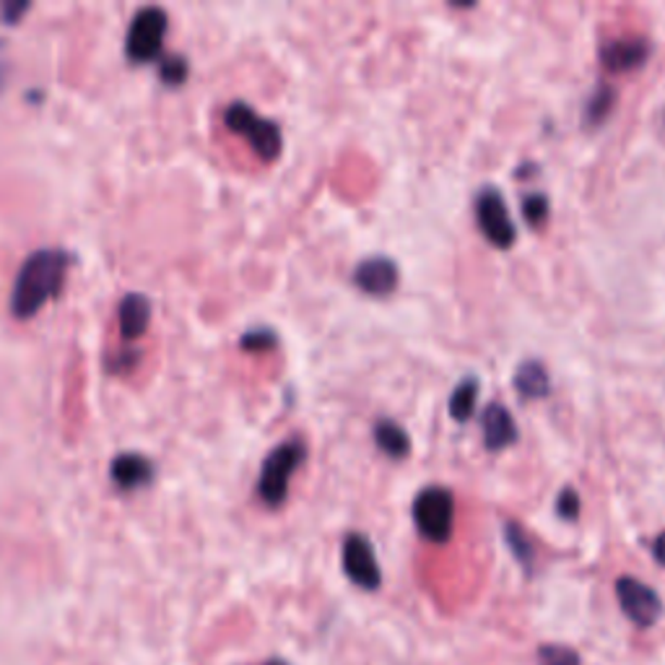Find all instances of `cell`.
<instances>
[{
	"label": "cell",
	"instance_id": "6da1fadb",
	"mask_svg": "<svg viewBox=\"0 0 665 665\" xmlns=\"http://www.w3.org/2000/svg\"><path fill=\"white\" fill-rule=\"evenodd\" d=\"M68 274V255L63 250H37L19 268L11 291V312L19 321H32L63 289Z\"/></svg>",
	"mask_w": 665,
	"mask_h": 665
},
{
	"label": "cell",
	"instance_id": "7a4b0ae2",
	"mask_svg": "<svg viewBox=\"0 0 665 665\" xmlns=\"http://www.w3.org/2000/svg\"><path fill=\"white\" fill-rule=\"evenodd\" d=\"M304 463V443L302 439H289V443L278 445L268 455L266 463L261 468V481H257V497L270 510H278L289 497V484L294 471Z\"/></svg>",
	"mask_w": 665,
	"mask_h": 665
},
{
	"label": "cell",
	"instance_id": "3957f363",
	"mask_svg": "<svg viewBox=\"0 0 665 665\" xmlns=\"http://www.w3.org/2000/svg\"><path fill=\"white\" fill-rule=\"evenodd\" d=\"M223 120H227L229 131L250 141L253 152L261 156L263 161H276L278 156H281V128H278L274 120L261 118V114H257L253 107L244 105V101H234L227 114H223Z\"/></svg>",
	"mask_w": 665,
	"mask_h": 665
},
{
	"label": "cell",
	"instance_id": "277c9868",
	"mask_svg": "<svg viewBox=\"0 0 665 665\" xmlns=\"http://www.w3.org/2000/svg\"><path fill=\"white\" fill-rule=\"evenodd\" d=\"M413 522L422 539L432 544H447L452 535L455 522V499L445 486H426L413 499Z\"/></svg>",
	"mask_w": 665,
	"mask_h": 665
},
{
	"label": "cell",
	"instance_id": "5b68a950",
	"mask_svg": "<svg viewBox=\"0 0 665 665\" xmlns=\"http://www.w3.org/2000/svg\"><path fill=\"white\" fill-rule=\"evenodd\" d=\"M165 34H167V13L156 9V5L141 9L133 16L131 29H128V39H125L128 58H131L133 63H152V60L161 52Z\"/></svg>",
	"mask_w": 665,
	"mask_h": 665
},
{
	"label": "cell",
	"instance_id": "8992f818",
	"mask_svg": "<svg viewBox=\"0 0 665 665\" xmlns=\"http://www.w3.org/2000/svg\"><path fill=\"white\" fill-rule=\"evenodd\" d=\"M476 221L494 247L507 250L518 240V229L507 211V203L497 188H484L476 198Z\"/></svg>",
	"mask_w": 665,
	"mask_h": 665
},
{
	"label": "cell",
	"instance_id": "52a82bcc",
	"mask_svg": "<svg viewBox=\"0 0 665 665\" xmlns=\"http://www.w3.org/2000/svg\"><path fill=\"white\" fill-rule=\"evenodd\" d=\"M616 598H619L624 616L640 629H650L663 614L661 595L644 582L634 580V577H619L616 580Z\"/></svg>",
	"mask_w": 665,
	"mask_h": 665
},
{
	"label": "cell",
	"instance_id": "ba28073f",
	"mask_svg": "<svg viewBox=\"0 0 665 665\" xmlns=\"http://www.w3.org/2000/svg\"><path fill=\"white\" fill-rule=\"evenodd\" d=\"M343 572L356 588L375 593L383 585V569L377 565V554L370 539L349 533L343 541Z\"/></svg>",
	"mask_w": 665,
	"mask_h": 665
},
{
	"label": "cell",
	"instance_id": "9c48e42d",
	"mask_svg": "<svg viewBox=\"0 0 665 665\" xmlns=\"http://www.w3.org/2000/svg\"><path fill=\"white\" fill-rule=\"evenodd\" d=\"M400 274L390 257H366L354 270V283L370 297H390L398 289Z\"/></svg>",
	"mask_w": 665,
	"mask_h": 665
},
{
	"label": "cell",
	"instance_id": "30bf717a",
	"mask_svg": "<svg viewBox=\"0 0 665 665\" xmlns=\"http://www.w3.org/2000/svg\"><path fill=\"white\" fill-rule=\"evenodd\" d=\"M650 52H653V47L648 39H614V43L601 47V60L608 71L627 73L648 63Z\"/></svg>",
	"mask_w": 665,
	"mask_h": 665
},
{
	"label": "cell",
	"instance_id": "8fae6325",
	"mask_svg": "<svg viewBox=\"0 0 665 665\" xmlns=\"http://www.w3.org/2000/svg\"><path fill=\"white\" fill-rule=\"evenodd\" d=\"M481 426H484V439L486 447L492 452L505 450L518 443V424H515L512 413L505 409L501 403H488L484 416H481Z\"/></svg>",
	"mask_w": 665,
	"mask_h": 665
},
{
	"label": "cell",
	"instance_id": "7c38bea8",
	"mask_svg": "<svg viewBox=\"0 0 665 665\" xmlns=\"http://www.w3.org/2000/svg\"><path fill=\"white\" fill-rule=\"evenodd\" d=\"M152 323V302L144 294H128L120 302V332L125 341H138Z\"/></svg>",
	"mask_w": 665,
	"mask_h": 665
},
{
	"label": "cell",
	"instance_id": "4fadbf2b",
	"mask_svg": "<svg viewBox=\"0 0 665 665\" xmlns=\"http://www.w3.org/2000/svg\"><path fill=\"white\" fill-rule=\"evenodd\" d=\"M154 476V468L148 463V458L144 455H118L112 463V481L120 488H125V492H133V488L146 486L148 481Z\"/></svg>",
	"mask_w": 665,
	"mask_h": 665
},
{
	"label": "cell",
	"instance_id": "5bb4252c",
	"mask_svg": "<svg viewBox=\"0 0 665 665\" xmlns=\"http://www.w3.org/2000/svg\"><path fill=\"white\" fill-rule=\"evenodd\" d=\"M515 388H518L522 398H533V400L546 398L548 390H552V379H548L546 366L535 362V359H531V362H522L518 366V372H515Z\"/></svg>",
	"mask_w": 665,
	"mask_h": 665
},
{
	"label": "cell",
	"instance_id": "9a60e30c",
	"mask_svg": "<svg viewBox=\"0 0 665 665\" xmlns=\"http://www.w3.org/2000/svg\"><path fill=\"white\" fill-rule=\"evenodd\" d=\"M375 443L383 452H388L390 458H406L411 450V443H409V434H406V430L396 422H390V419H379V422L375 424Z\"/></svg>",
	"mask_w": 665,
	"mask_h": 665
},
{
	"label": "cell",
	"instance_id": "2e32d148",
	"mask_svg": "<svg viewBox=\"0 0 665 665\" xmlns=\"http://www.w3.org/2000/svg\"><path fill=\"white\" fill-rule=\"evenodd\" d=\"M476 403H479V379L466 377L450 396V416L458 424H466L468 419L473 416V411H476Z\"/></svg>",
	"mask_w": 665,
	"mask_h": 665
},
{
	"label": "cell",
	"instance_id": "e0dca14e",
	"mask_svg": "<svg viewBox=\"0 0 665 665\" xmlns=\"http://www.w3.org/2000/svg\"><path fill=\"white\" fill-rule=\"evenodd\" d=\"M614 99H616L614 89H610V86H606V84H601L598 89H595L593 97L588 99V107H585V125H588V128H598L601 122L608 118L610 110H614Z\"/></svg>",
	"mask_w": 665,
	"mask_h": 665
},
{
	"label": "cell",
	"instance_id": "ac0fdd59",
	"mask_svg": "<svg viewBox=\"0 0 665 665\" xmlns=\"http://www.w3.org/2000/svg\"><path fill=\"white\" fill-rule=\"evenodd\" d=\"M505 535H507V544H510V548H512L515 559H518L525 569H531L535 554H533V544H531V539H528V533L522 531L518 522L510 520L505 525Z\"/></svg>",
	"mask_w": 665,
	"mask_h": 665
},
{
	"label": "cell",
	"instance_id": "d6986e66",
	"mask_svg": "<svg viewBox=\"0 0 665 665\" xmlns=\"http://www.w3.org/2000/svg\"><path fill=\"white\" fill-rule=\"evenodd\" d=\"M539 665H582V663L577 650L567 648V644H541Z\"/></svg>",
	"mask_w": 665,
	"mask_h": 665
},
{
	"label": "cell",
	"instance_id": "ffe728a7",
	"mask_svg": "<svg viewBox=\"0 0 665 665\" xmlns=\"http://www.w3.org/2000/svg\"><path fill=\"white\" fill-rule=\"evenodd\" d=\"M522 214H525V219L533 223V227H544L548 219V198L541 193L528 195L525 201H522Z\"/></svg>",
	"mask_w": 665,
	"mask_h": 665
},
{
	"label": "cell",
	"instance_id": "44dd1931",
	"mask_svg": "<svg viewBox=\"0 0 665 665\" xmlns=\"http://www.w3.org/2000/svg\"><path fill=\"white\" fill-rule=\"evenodd\" d=\"M276 343H278V338L274 330H250V332H244L242 341H240L244 351H270V349H276Z\"/></svg>",
	"mask_w": 665,
	"mask_h": 665
},
{
	"label": "cell",
	"instance_id": "7402d4cb",
	"mask_svg": "<svg viewBox=\"0 0 665 665\" xmlns=\"http://www.w3.org/2000/svg\"><path fill=\"white\" fill-rule=\"evenodd\" d=\"M161 78L167 81L169 86H180L185 84L188 78V63L182 58H169L161 63Z\"/></svg>",
	"mask_w": 665,
	"mask_h": 665
},
{
	"label": "cell",
	"instance_id": "603a6c76",
	"mask_svg": "<svg viewBox=\"0 0 665 665\" xmlns=\"http://www.w3.org/2000/svg\"><path fill=\"white\" fill-rule=\"evenodd\" d=\"M556 512L565 520H577V515H580V497H577L575 488H565V492H561L559 501H556Z\"/></svg>",
	"mask_w": 665,
	"mask_h": 665
},
{
	"label": "cell",
	"instance_id": "cb8c5ba5",
	"mask_svg": "<svg viewBox=\"0 0 665 665\" xmlns=\"http://www.w3.org/2000/svg\"><path fill=\"white\" fill-rule=\"evenodd\" d=\"M26 11H29V3H3V5H0V16H3L5 24H16Z\"/></svg>",
	"mask_w": 665,
	"mask_h": 665
},
{
	"label": "cell",
	"instance_id": "d4e9b609",
	"mask_svg": "<svg viewBox=\"0 0 665 665\" xmlns=\"http://www.w3.org/2000/svg\"><path fill=\"white\" fill-rule=\"evenodd\" d=\"M653 556H655V561L657 565H661L663 569H665V533H661L655 539V544H653Z\"/></svg>",
	"mask_w": 665,
	"mask_h": 665
},
{
	"label": "cell",
	"instance_id": "484cf974",
	"mask_svg": "<svg viewBox=\"0 0 665 665\" xmlns=\"http://www.w3.org/2000/svg\"><path fill=\"white\" fill-rule=\"evenodd\" d=\"M266 665H289V663H283V661H268Z\"/></svg>",
	"mask_w": 665,
	"mask_h": 665
}]
</instances>
